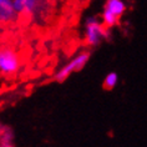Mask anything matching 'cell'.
<instances>
[{
  "label": "cell",
  "instance_id": "3",
  "mask_svg": "<svg viewBox=\"0 0 147 147\" xmlns=\"http://www.w3.org/2000/svg\"><path fill=\"white\" fill-rule=\"evenodd\" d=\"M21 69L19 53L9 45H0V75L4 78L16 75Z\"/></svg>",
  "mask_w": 147,
  "mask_h": 147
},
{
  "label": "cell",
  "instance_id": "6",
  "mask_svg": "<svg viewBox=\"0 0 147 147\" xmlns=\"http://www.w3.org/2000/svg\"><path fill=\"white\" fill-rule=\"evenodd\" d=\"M14 9L18 15H34L39 9V0H14Z\"/></svg>",
  "mask_w": 147,
  "mask_h": 147
},
{
  "label": "cell",
  "instance_id": "5",
  "mask_svg": "<svg viewBox=\"0 0 147 147\" xmlns=\"http://www.w3.org/2000/svg\"><path fill=\"white\" fill-rule=\"evenodd\" d=\"M18 16L14 9V0H0V26L11 24Z\"/></svg>",
  "mask_w": 147,
  "mask_h": 147
},
{
  "label": "cell",
  "instance_id": "1",
  "mask_svg": "<svg viewBox=\"0 0 147 147\" xmlns=\"http://www.w3.org/2000/svg\"><path fill=\"white\" fill-rule=\"evenodd\" d=\"M110 30L111 29L105 26L97 16H89L84 23V41L89 47H96L102 41L110 39Z\"/></svg>",
  "mask_w": 147,
  "mask_h": 147
},
{
  "label": "cell",
  "instance_id": "7",
  "mask_svg": "<svg viewBox=\"0 0 147 147\" xmlns=\"http://www.w3.org/2000/svg\"><path fill=\"white\" fill-rule=\"evenodd\" d=\"M119 84V75L115 71L109 72L104 79V89L105 90H112L115 89Z\"/></svg>",
  "mask_w": 147,
  "mask_h": 147
},
{
  "label": "cell",
  "instance_id": "4",
  "mask_svg": "<svg viewBox=\"0 0 147 147\" xmlns=\"http://www.w3.org/2000/svg\"><path fill=\"white\" fill-rule=\"evenodd\" d=\"M126 13V3L123 0H106L100 19L105 26L113 28L120 23V19Z\"/></svg>",
  "mask_w": 147,
  "mask_h": 147
},
{
  "label": "cell",
  "instance_id": "2",
  "mask_svg": "<svg viewBox=\"0 0 147 147\" xmlns=\"http://www.w3.org/2000/svg\"><path fill=\"white\" fill-rule=\"evenodd\" d=\"M90 57H91V53L89 50L79 51V53L74 55L70 60L66 61L61 67H59V70L54 75V81L64 82L71 75H74V74H76V72H80L86 66L87 62H89Z\"/></svg>",
  "mask_w": 147,
  "mask_h": 147
}]
</instances>
